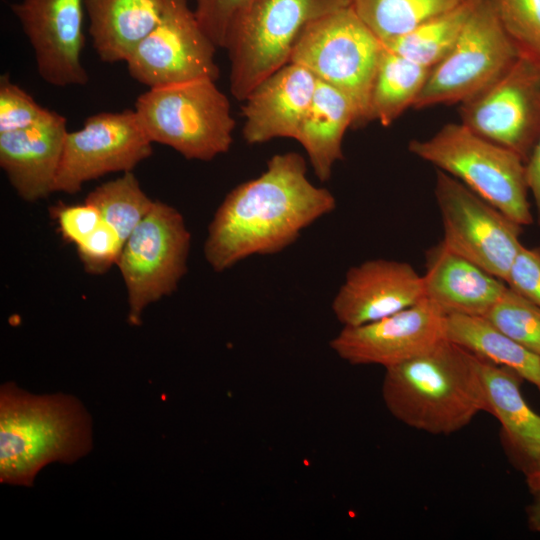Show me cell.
<instances>
[{"label": "cell", "instance_id": "1", "mask_svg": "<svg viewBox=\"0 0 540 540\" xmlns=\"http://www.w3.org/2000/svg\"><path fill=\"white\" fill-rule=\"evenodd\" d=\"M335 208L334 195L307 178L302 155L275 154L260 176L224 198L208 228L205 259L223 272L250 256L277 254Z\"/></svg>", "mask_w": 540, "mask_h": 540}, {"label": "cell", "instance_id": "2", "mask_svg": "<svg viewBox=\"0 0 540 540\" xmlns=\"http://www.w3.org/2000/svg\"><path fill=\"white\" fill-rule=\"evenodd\" d=\"M382 398L397 420L434 435L453 434L489 412L480 359L447 339L385 368Z\"/></svg>", "mask_w": 540, "mask_h": 540}, {"label": "cell", "instance_id": "3", "mask_svg": "<svg viewBox=\"0 0 540 540\" xmlns=\"http://www.w3.org/2000/svg\"><path fill=\"white\" fill-rule=\"evenodd\" d=\"M91 449L90 419L67 395H33L14 384L0 393V480L31 486L53 461L71 463Z\"/></svg>", "mask_w": 540, "mask_h": 540}, {"label": "cell", "instance_id": "4", "mask_svg": "<svg viewBox=\"0 0 540 540\" xmlns=\"http://www.w3.org/2000/svg\"><path fill=\"white\" fill-rule=\"evenodd\" d=\"M408 150L461 181L521 226L533 223L525 161L515 152L446 123L431 137L413 139Z\"/></svg>", "mask_w": 540, "mask_h": 540}, {"label": "cell", "instance_id": "5", "mask_svg": "<svg viewBox=\"0 0 540 540\" xmlns=\"http://www.w3.org/2000/svg\"><path fill=\"white\" fill-rule=\"evenodd\" d=\"M135 112L150 141L189 160L209 161L229 151L235 121L215 80L201 78L149 88Z\"/></svg>", "mask_w": 540, "mask_h": 540}, {"label": "cell", "instance_id": "6", "mask_svg": "<svg viewBox=\"0 0 540 540\" xmlns=\"http://www.w3.org/2000/svg\"><path fill=\"white\" fill-rule=\"evenodd\" d=\"M349 0H251L227 35L230 90L239 101L288 64L305 27Z\"/></svg>", "mask_w": 540, "mask_h": 540}, {"label": "cell", "instance_id": "7", "mask_svg": "<svg viewBox=\"0 0 540 540\" xmlns=\"http://www.w3.org/2000/svg\"><path fill=\"white\" fill-rule=\"evenodd\" d=\"M382 49L349 2L308 24L289 62L344 93L356 109V125H361L370 121V95Z\"/></svg>", "mask_w": 540, "mask_h": 540}, {"label": "cell", "instance_id": "8", "mask_svg": "<svg viewBox=\"0 0 540 540\" xmlns=\"http://www.w3.org/2000/svg\"><path fill=\"white\" fill-rule=\"evenodd\" d=\"M190 241L181 213L155 201L125 241L117 262L127 289L131 324L139 325L149 304L175 291L187 272Z\"/></svg>", "mask_w": 540, "mask_h": 540}, {"label": "cell", "instance_id": "9", "mask_svg": "<svg viewBox=\"0 0 540 540\" xmlns=\"http://www.w3.org/2000/svg\"><path fill=\"white\" fill-rule=\"evenodd\" d=\"M518 58L489 0H476L451 51L429 72L413 108L463 103Z\"/></svg>", "mask_w": 540, "mask_h": 540}, {"label": "cell", "instance_id": "10", "mask_svg": "<svg viewBox=\"0 0 540 540\" xmlns=\"http://www.w3.org/2000/svg\"><path fill=\"white\" fill-rule=\"evenodd\" d=\"M434 194L446 247L505 281L522 227L458 179L436 170Z\"/></svg>", "mask_w": 540, "mask_h": 540}, {"label": "cell", "instance_id": "11", "mask_svg": "<svg viewBox=\"0 0 540 540\" xmlns=\"http://www.w3.org/2000/svg\"><path fill=\"white\" fill-rule=\"evenodd\" d=\"M460 122L526 163L540 135V69L519 57L481 92L460 104Z\"/></svg>", "mask_w": 540, "mask_h": 540}, {"label": "cell", "instance_id": "12", "mask_svg": "<svg viewBox=\"0 0 540 540\" xmlns=\"http://www.w3.org/2000/svg\"><path fill=\"white\" fill-rule=\"evenodd\" d=\"M216 48L188 0H164L159 22L126 63L130 76L149 88L201 78L216 81Z\"/></svg>", "mask_w": 540, "mask_h": 540}, {"label": "cell", "instance_id": "13", "mask_svg": "<svg viewBox=\"0 0 540 540\" xmlns=\"http://www.w3.org/2000/svg\"><path fill=\"white\" fill-rule=\"evenodd\" d=\"M151 154L135 110L91 115L81 129L67 132L53 191L77 193L90 180L132 171Z\"/></svg>", "mask_w": 540, "mask_h": 540}, {"label": "cell", "instance_id": "14", "mask_svg": "<svg viewBox=\"0 0 540 540\" xmlns=\"http://www.w3.org/2000/svg\"><path fill=\"white\" fill-rule=\"evenodd\" d=\"M445 313L424 299L380 320L345 326L331 349L352 365L388 368L422 355L445 339Z\"/></svg>", "mask_w": 540, "mask_h": 540}, {"label": "cell", "instance_id": "15", "mask_svg": "<svg viewBox=\"0 0 540 540\" xmlns=\"http://www.w3.org/2000/svg\"><path fill=\"white\" fill-rule=\"evenodd\" d=\"M29 40L39 75L50 85H85L81 63L85 45V0H21L11 4Z\"/></svg>", "mask_w": 540, "mask_h": 540}, {"label": "cell", "instance_id": "16", "mask_svg": "<svg viewBox=\"0 0 540 540\" xmlns=\"http://www.w3.org/2000/svg\"><path fill=\"white\" fill-rule=\"evenodd\" d=\"M421 276L408 262L371 259L348 269L332 301L336 319L345 326L371 323L424 300Z\"/></svg>", "mask_w": 540, "mask_h": 540}, {"label": "cell", "instance_id": "17", "mask_svg": "<svg viewBox=\"0 0 540 540\" xmlns=\"http://www.w3.org/2000/svg\"><path fill=\"white\" fill-rule=\"evenodd\" d=\"M317 82L311 71L292 62L262 80L244 100V140L249 144L296 140Z\"/></svg>", "mask_w": 540, "mask_h": 540}, {"label": "cell", "instance_id": "18", "mask_svg": "<svg viewBox=\"0 0 540 540\" xmlns=\"http://www.w3.org/2000/svg\"><path fill=\"white\" fill-rule=\"evenodd\" d=\"M66 123L64 116L52 111L34 126L0 133V166L23 200L34 202L54 192Z\"/></svg>", "mask_w": 540, "mask_h": 540}, {"label": "cell", "instance_id": "19", "mask_svg": "<svg viewBox=\"0 0 540 540\" xmlns=\"http://www.w3.org/2000/svg\"><path fill=\"white\" fill-rule=\"evenodd\" d=\"M425 262L426 299L445 314L485 316L508 287L442 241L426 251Z\"/></svg>", "mask_w": 540, "mask_h": 540}, {"label": "cell", "instance_id": "20", "mask_svg": "<svg viewBox=\"0 0 540 540\" xmlns=\"http://www.w3.org/2000/svg\"><path fill=\"white\" fill-rule=\"evenodd\" d=\"M164 0H85L89 34L100 60L125 61L159 22Z\"/></svg>", "mask_w": 540, "mask_h": 540}, {"label": "cell", "instance_id": "21", "mask_svg": "<svg viewBox=\"0 0 540 540\" xmlns=\"http://www.w3.org/2000/svg\"><path fill=\"white\" fill-rule=\"evenodd\" d=\"M356 122L357 113L352 101L337 88L318 79L296 140L305 149L320 181L329 180L334 165L343 159L344 135Z\"/></svg>", "mask_w": 540, "mask_h": 540}, {"label": "cell", "instance_id": "22", "mask_svg": "<svg viewBox=\"0 0 540 540\" xmlns=\"http://www.w3.org/2000/svg\"><path fill=\"white\" fill-rule=\"evenodd\" d=\"M480 359V358H479ZM489 413L500 422L512 449L531 465H540V415L526 403L521 390L523 380L514 371L480 359Z\"/></svg>", "mask_w": 540, "mask_h": 540}, {"label": "cell", "instance_id": "23", "mask_svg": "<svg viewBox=\"0 0 540 540\" xmlns=\"http://www.w3.org/2000/svg\"><path fill=\"white\" fill-rule=\"evenodd\" d=\"M444 335L476 357L514 371L540 391V355L513 340L484 316L445 314Z\"/></svg>", "mask_w": 540, "mask_h": 540}, {"label": "cell", "instance_id": "24", "mask_svg": "<svg viewBox=\"0 0 540 540\" xmlns=\"http://www.w3.org/2000/svg\"><path fill=\"white\" fill-rule=\"evenodd\" d=\"M431 68L383 47L370 95V121L391 125L413 107Z\"/></svg>", "mask_w": 540, "mask_h": 540}, {"label": "cell", "instance_id": "25", "mask_svg": "<svg viewBox=\"0 0 540 540\" xmlns=\"http://www.w3.org/2000/svg\"><path fill=\"white\" fill-rule=\"evenodd\" d=\"M475 2L476 0H463L454 8L382 45L405 58L432 68L454 47Z\"/></svg>", "mask_w": 540, "mask_h": 540}, {"label": "cell", "instance_id": "26", "mask_svg": "<svg viewBox=\"0 0 540 540\" xmlns=\"http://www.w3.org/2000/svg\"><path fill=\"white\" fill-rule=\"evenodd\" d=\"M382 44L399 38L463 0H349Z\"/></svg>", "mask_w": 540, "mask_h": 540}, {"label": "cell", "instance_id": "27", "mask_svg": "<svg viewBox=\"0 0 540 540\" xmlns=\"http://www.w3.org/2000/svg\"><path fill=\"white\" fill-rule=\"evenodd\" d=\"M85 202L98 209L103 222L110 225L125 243L155 201L145 194L130 171L96 187L87 195Z\"/></svg>", "mask_w": 540, "mask_h": 540}, {"label": "cell", "instance_id": "28", "mask_svg": "<svg viewBox=\"0 0 540 540\" xmlns=\"http://www.w3.org/2000/svg\"><path fill=\"white\" fill-rule=\"evenodd\" d=\"M489 1L518 56L540 69V0Z\"/></svg>", "mask_w": 540, "mask_h": 540}, {"label": "cell", "instance_id": "29", "mask_svg": "<svg viewBox=\"0 0 540 540\" xmlns=\"http://www.w3.org/2000/svg\"><path fill=\"white\" fill-rule=\"evenodd\" d=\"M484 317L513 340L540 355V306L507 287Z\"/></svg>", "mask_w": 540, "mask_h": 540}, {"label": "cell", "instance_id": "30", "mask_svg": "<svg viewBox=\"0 0 540 540\" xmlns=\"http://www.w3.org/2000/svg\"><path fill=\"white\" fill-rule=\"evenodd\" d=\"M52 110L40 106L25 90L0 77V133L13 132L34 126L46 119Z\"/></svg>", "mask_w": 540, "mask_h": 540}, {"label": "cell", "instance_id": "31", "mask_svg": "<svg viewBox=\"0 0 540 540\" xmlns=\"http://www.w3.org/2000/svg\"><path fill=\"white\" fill-rule=\"evenodd\" d=\"M124 242L107 223L102 222L83 242L77 245L84 269L91 274H102L117 264Z\"/></svg>", "mask_w": 540, "mask_h": 540}, {"label": "cell", "instance_id": "32", "mask_svg": "<svg viewBox=\"0 0 540 540\" xmlns=\"http://www.w3.org/2000/svg\"><path fill=\"white\" fill-rule=\"evenodd\" d=\"M251 0H194V13L217 47L225 48L231 25Z\"/></svg>", "mask_w": 540, "mask_h": 540}, {"label": "cell", "instance_id": "33", "mask_svg": "<svg viewBox=\"0 0 540 540\" xmlns=\"http://www.w3.org/2000/svg\"><path fill=\"white\" fill-rule=\"evenodd\" d=\"M506 284L540 306V247L522 246L510 268Z\"/></svg>", "mask_w": 540, "mask_h": 540}, {"label": "cell", "instance_id": "34", "mask_svg": "<svg viewBox=\"0 0 540 540\" xmlns=\"http://www.w3.org/2000/svg\"><path fill=\"white\" fill-rule=\"evenodd\" d=\"M51 213L56 218L64 239L79 245L103 222L98 209L85 202L81 205L55 206Z\"/></svg>", "mask_w": 540, "mask_h": 540}, {"label": "cell", "instance_id": "35", "mask_svg": "<svg viewBox=\"0 0 540 540\" xmlns=\"http://www.w3.org/2000/svg\"><path fill=\"white\" fill-rule=\"evenodd\" d=\"M525 165L528 189L533 197L537 223L540 225V135Z\"/></svg>", "mask_w": 540, "mask_h": 540}, {"label": "cell", "instance_id": "36", "mask_svg": "<svg viewBox=\"0 0 540 540\" xmlns=\"http://www.w3.org/2000/svg\"><path fill=\"white\" fill-rule=\"evenodd\" d=\"M528 482L534 494L529 508V523L534 530H540V465L529 472Z\"/></svg>", "mask_w": 540, "mask_h": 540}]
</instances>
